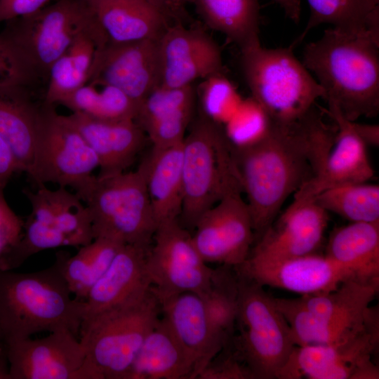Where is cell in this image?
I'll list each match as a JSON object with an SVG mask.
<instances>
[{
	"label": "cell",
	"instance_id": "cell-49",
	"mask_svg": "<svg viewBox=\"0 0 379 379\" xmlns=\"http://www.w3.org/2000/svg\"><path fill=\"white\" fill-rule=\"evenodd\" d=\"M85 3H87V4H91V3H93V2H95V1H100V0H81Z\"/></svg>",
	"mask_w": 379,
	"mask_h": 379
},
{
	"label": "cell",
	"instance_id": "cell-36",
	"mask_svg": "<svg viewBox=\"0 0 379 379\" xmlns=\"http://www.w3.org/2000/svg\"><path fill=\"white\" fill-rule=\"evenodd\" d=\"M222 265L214 270L211 288L202 298L208 317L214 328L231 340L238 310V277Z\"/></svg>",
	"mask_w": 379,
	"mask_h": 379
},
{
	"label": "cell",
	"instance_id": "cell-42",
	"mask_svg": "<svg viewBox=\"0 0 379 379\" xmlns=\"http://www.w3.org/2000/svg\"><path fill=\"white\" fill-rule=\"evenodd\" d=\"M53 0H0V23L27 16L41 10Z\"/></svg>",
	"mask_w": 379,
	"mask_h": 379
},
{
	"label": "cell",
	"instance_id": "cell-4",
	"mask_svg": "<svg viewBox=\"0 0 379 379\" xmlns=\"http://www.w3.org/2000/svg\"><path fill=\"white\" fill-rule=\"evenodd\" d=\"M98 22L88 4L57 0L31 15L6 22L0 32L10 53L15 79L45 89L53 64L75 36Z\"/></svg>",
	"mask_w": 379,
	"mask_h": 379
},
{
	"label": "cell",
	"instance_id": "cell-1",
	"mask_svg": "<svg viewBox=\"0 0 379 379\" xmlns=\"http://www.w3.org/2000/svg\"><path fill=\"white\" fill-rule=\"evenodd\" d=\"M327 118L325 109L316 103L295 121H272L260 141L233 146L254 233L259 237L286 199L321 171L337 133L335 122Z\"/></svg>",
	"mask_w": 379,
	"mask_h": 379
},
{
	"label": "cell",
	"instance_id": "cell-32",
	"mask_svg": "<svg viewBox=\"0 0 379 379\" xmlns=\"http://www.w3.org/2000/svg\"><path fill=\"white\" fill-rule=\"evenodd\" d=\"M193 4L208 27L241 51L260 44L259 0H193Z\"/></svg>",
	"mask_w": 379,
	"mask_h": 379
},
{
	"label": "cell",
	"instance_id": "cell-17",
	"mask_svg": "<svg viewBox=\"0 0 379 379\" xmlns=\"http://www.w3.org/2000/svg\"><path fill=\"white\" fill-rule=\"evenodd\" d=\"M86 352L77 335L68 330L44 338L8 342L10 379H82Z\"/></svg>",
	"mask_w": 379,
	"mask_h": 379
},
{
	"label": "cell",
	"instance_id": "cell-10",
	"mask_svg": "<svg viewBox=\"0 0 379 379\" xmlns=\"http://www.w3.org/2000/svg\"><path fill=\"white\" fill-rule=\"evenodd\" d=\"M239 335L234 354L253 378H277L296 346L290 327L262 286L237 272Z\"/></svg>",
	"mask_w": 379,
	"mask_h": 379
},
{
	"label": "cell",
	"instance_id": "cell-18",
	"mask_svg": "<svg viewBox=\"0 0 379 379\" xmlns=\"http://www.w3.org/2000/svg\"><path fill=\"white\" fill-rule=\"evenodd\" d=\"M235 269L239 274L262 286L282 288L302 295L333 291L347 279L363 281L352 270L325 255L316 253L276 262H257L247 258Z\"/></svg>",
	"mask_w": 379,
	"mask_h": 379
},
{
	"label": "cell",
	"instance_id": "cell-2",
	"mask_svg": "<svg viewBox=\"0 0 379 379\" xmlns=\"http://www.w3.org/2000/svg\"><path fill=\"white\" fill-rule=\"evenodd\" d=\"M378 48L370 37L333 27L304 48L302 64L315 74L328 105L350 121L378 113Z\"/></svg>",
	"mask_w": 379,
	"mask_h": 379
},
{
	"label": "cell",
	"instance_id": "cell-11",
	"mask_svg": "<svg viewBox=\"0 0 379 379\" xmlns=\"http://www.w3.org/2000/svg\"><path fill=\"white\" fill-rule=\"evenodd\" d=\"M51 105L36 135L27 174L38 186L54 183L76 193L93 178L98 159L79 131Z\"/></svg>",
	"mask_w": 379,
	"mask_h": 379
},
{
	"label": "cell",
	"instance_id": "cell-43",
	"mask_svg": "<svg viewBox=\"0 0 379 379\" xmlns=\"http://www.w3.org/2000/svg\"><path fill=\"white\" fill-rule=\"evenodd\" d=\"M170 25L184 24L189 19L187 7L193 0H145Z\"/></svg>",
	"mask_w": 379,
	"mask_h": 379
},
{
	"label": "cell",
	"instance_id": "cell-5",
	"mask_svg": "<svg viewBox=\"0 0 379 379\" xmlns=\"http://www.w3.org/2000/svg\"><path fill=\"white\" fill-rule=\"evenodd\" d=\"M152 286L128 300L81 322L86 356L82 379H128L145 338L160 318Z\"/></svg>",
	"mask_w": 379,
	"mask_h": 379
},
{
	"label": "cell",
	"instance_id": "cell-48",
	"mask_svg": "<svg viewBox=\"0 0 379 379\" xmlns=\"http://www.w3.org/2000/svg\"><path fill=\"white\" fill-rule=\"evenodd\" d=\"M7 350L8 343L0 328V379H10Z\"/></svg>",
	"mask_w": 379,
	"mask_h": 379
},
{
	"label": "cell",
	"instance_id": "cell-38",
	"mask_svg": "<svg viewBox=\"0 0 379 379\" xmlns=\"http://www.w3.org/2000/svg\"><path fill=\"white\" fill-rule=\"evenodd\" d=\"M86 83V77L77 70L65 53L50 69L44 100L51 105H60Z\"/></svg>",
	"mask_w": 379,
	"mask_h": 379
},
{
	"label": "cell",
	"instance_id": "cell-26",
	"mask_svg": "<svg viewBox=\"0 0 379 379\" xmlns=\"http://www.w3.org/2000/svg\"><path fill=\"white\" fill-rule=\"evenodd\" d=\"M157 226L179 220L182 204V142L154 148L140 164Z\"/></svg>",
	"mask_w": 379,
	"mask_h": 379
},
{
	"label": "cell",
	"instance_id": "cell-19",
	"mask_svg": "<svg viewBox=\"0 0 379 379\" xmlns=\"http://www.w3.org/2000/svg\"><path fill=\"white\" fill-rule=\"evenodd\" d=\"M328 222V213L314 201L290 205L262 233L247 258L276 262L316 253Z\"/></svg>",
	"mask_w": 379,
	"mask_h": 379
},
{
	"label": "cell",
	"instance_id": "cell-27",
	"mask_svg": "<svg viewBox=\"0 0 379 379\" xmlns=\"http://www.w3.org/2000/svg\"><path fill=\"white\" fill-rule=\"evenodd\" d=\"M192 379L195 364L165 318L145 338L128 379Z\"/></svg>",
	"mask_w": 379,
	"mask_h": 379
},
{
	"label": "cell",
	"instance_id": "cell-16",
	"mask_svg": "<svg viewBox=\"0 0 379 379\" xmlns=\"http://www.w3.org/2000/svg\"><path fill=\"white\" fill-rule=\"evenodd\" d=\"M159 51L161 87H185L223 71L220 47L197 27L168 25L159 39Z\"/></svg>",
	"mask_w": 379,
	"mask_h": 379
},
{
	"label": "cell",
	"instance_id": "cell-41",
	"mask_svg": "<svg viewBox=\"0 0 379 379\" xmlns=\"http://www.w3.org/2000/svg\"><path fill=\"white\" fill-rule=\"evenodd\" d=\"M23 224L6 202L4 190L0 189V256L18 241Z\"/></svg>",
	"mask_w": 379,
	"mask_h": 379
},
{
	"label": "cell",
	"instance_id": "cell-12",
	"mask_svg": "<svg viewBox=\"0 0 379 379\" xmlns=\"http://www.w3.org/2000/svg\"><path fill=\"white\" fill-rule=\"evenodd\" d=\"M146 260L152 288L159 302L191 292L202 298L211 288L214 270L201 258L192 235L175 220L157 226Z\"/></svg>",
	"mask_w": 379,
	"mask_h": 379
},
{
	"label": "cell",
	"instance_id": "cell-8",
	"mask_svg": "<svg viewBox=\"0 0 379 379\" xmlns=\"http://www.w3.org/2000/svg\"><path fill=\"white\" fill-rule=\"evenodd\" d=\"M293 48H267L260 44L241 51V65L254 98L273 122L295 121L325 93L294 55Z\"/></svg>",
	"mask_w": 379,
	"mask_h": 379
},
{
	"label": "cell",
	"instance_id": "cell-30",
	"mask_svg": "<svg viewBox=\"0 0 379 379\" xmlns=\"http://www.w3.org/2000/svg\"><path fill=\"white\" fill-rule=\"evenodd\" d=\"M325 255L361 280L379 284V221L352 222L335 229Z\"/></svg>",
	"mask_w": 379,
	"mask_h": 379
},
{
	"label": "cell",
	"instance_id": "cell-37",
	"mask_svg": "<svg viewBox=\"0 0 379 379\" xmlns=\"http://www.w3.org/2000/svg\"><path fill=\"white\" fill-rule=\"evenodd\" d=\"M226 135L234 147L255 143L269 133L272 121L265 109L252 97L241 102L230 119Z\"/></svg>",
	"mask_w": 379,
	"mask_h": 379
},
{
	"label": "cell",
	"instance_id": "cell-40",
	"mask_svg": "<svg viewBox=\"0 0 379 379\" xmlns=\"http://www.w3.org/2000/svg\"><path fill=\"white\" fill-rule=\"evenodd\" d=\"M201 379L253 378L246 366L233 353L218 360L215 357L199 374Z\"/></svg>",
	"mask_w": 379,
	"mask_h": 379
},
{
	"label": "cell",
	"instance_id": "cell-25",
	"mask_svg": "<svg viewBox=\"0 0 379 379\" xmlns=\"http://www.w3.org/2000/svg\"><path fill=\"white\" fill-rule=\"evenodd\" d=\"M194 100L192 84L173 88L158 86L143 100L135 121L152 147H166L182 142L192 116Z\"/></svg>",
	"mask_w": 379,
	"mask_h": 379
},
{
	"label": "cell",
	"instance_id": "cell-24",
	"mask_svg": "<svg viewBox=\"0 0 379 379\" xmlns=\"http://www.w3.org/2000/svg\"><path fill=\"white\" fill-rule=\"evenodd\" d=\"M150 247L133 244L121 247L107 271L84 300L82 321L128 300L152 286L146 267Z\"/></svg>",
	"mask_w": 379,
	"mask_h": 379
},
{
	"label": "cell",
	"instance_id": "cell-45",
	"mask_svg": "<svg viewBox=\"0 0 379 379\" xmlns=\"http://www.w3.org/2000/svg\"><path fill=\"white\" fill-rule=\"evenodd\" d=\"M354 129L366 146L378 147L379 145V126L378 124L353 122Z\"/></svg>",
	"mask_w": 379,
	"mask_h": 379
},
{
	"label": "cell",
	"instance_id": "cell-9",
	"mask_svg": "<svg viewBox=\"0 0 379 379\" xmlns=\"http://www.w3.org/2000/svg\"><path fill=\"white\" fill-rule=\"evenodd\" d=\"M76 194L86 205L93 238L149 248L157 224L144 177L138 168L94 176Z\"/></svg>",
	"mask_w": 379,
	"mask_h": 379
},
{
	"label": "cell",
	"instance_id": "cell-33",
	"mask_svg": "<svg viewBox=\"0 0 379 379\" xmlns=\"http://www.w3.org/2000/svg\"><path fill=\"white\" fill-rule=\"evenodd\" d=\"M123 245L113 239L98 237L81 246L74 255L61 252L57 254L55 262L77 299L84 301L86 298Z\"/></svg>",
	"mask_w": 379,
	"mask_h": 379
},
{
	"label": "cell",
	"instance_id": "cell-39",
	"mask_svg": "<svg viewBox=\"0 0 379 379\" xmlns=\"http://www.w3.org/2000/svg\"><path fill=\"white\" fill-rule=\"evenodd\" d=\"M206 79L204 97L208 98V114H206L219 123L230 119L241 102L235 88L222 74Z\"/></svg>",
	"mask_w": 379,
	"mask_h": 379
},
{
	"label": "cell",
	"instance_id": "cell-13",
	"mask_svg": "<svg viewBox=\"0 0 379 379\" xmlns=\"http://www.w3.org/2000/svg\"><path fill=\"white\" fill-rule=\"evenodd\" d=\"M378 342L377 324L343 342L295 346L277 378L378 379L372 357Z\"/></svg>",
	"mask_w": 379,
	"mask_h": 379
},
{
	"label": "cell",
	"instance_id": "cell-34",
	"mask_svg": "<svg viewBox=\"0 0 379 379\" xmlns=\"http://www.w3.org/2000/svg\"><path fill=\"white\" fill-rule=\"evenodd\" d=\"M60 105L72 112L105 120H135L139 107L118 88L93 82L79 87Z\"/></svg>",
	"mask_w": 379,
	"mask_h": 379
},
{
	"label": "cell",
	"instance_id": "cell-6",
	"mask_svg": "<svg viewBox=\"0 0 379 379\" xmlns=\"http://www.w3.org/2000/svg\"><path fill=\"white\" fill-rule=\"evenodd\" d=\"M378 286L351 279L326 293L273 300L296 346L331 345L349 340L379 323L378 310L370 306Z\"/></svg>",
	"mask_w": 379,
	"mask_h": 379
},
{
	"label": "cell",
	"instance_id": "cell-23",
	"mask_svg": "<svg viewBox=\"0 0 379 379\" xmlns=\"http://www.w3.org/2000/svg\"><path fill=\"white\" fill-rule=\"evenodd\" d=\"M160 305L162 317L192 357L197 378L230 340L212 326L203 300L198 295L181 293L160 301Z\"/></svg>",
	"mask_w": 379,
	"mask_h": 379
},
{
	"label": "cell",
	"instance_id": "cell-22",
	"mask_svg": "<svg viewBox=\"0 0 379 379\" xmlns=\"http://www.w3.org/2000/svg\"><path fill=\"white\" fill-rule=\"evenodd\" d=\"M65 116L95 154L98 176L125 171L145 144L147 135L133 119L105 120L81 112Z\"/></svg>",
	"mask_w": 379,
	"mask_h": 379
},
{
	"label": "cell",
	"instance_id": "cell-31",
	"mask_svg": "<svg viewBox=\"0 0 379 379\" xmlns=\"http://www.w3.org/2000/svg\"><path fill=\"white\" fill-rule=\"evenodd\" d=\"M310 15L293 48L313 28L330 24L339 30L365 36L379 42V0H307Z\"/></svg>",
	"mask_w": 379,
	"mask_h": 379
},
{
	"label": "cell",
	"instance_id": "cell-46",
	"mask_svg": "<svg viewBox=\"0 0 379 379\" xmlns=\"http://www.w3.org/2000/svg\"><path fill=\"white\" fill-rule=\"evenodd\" d=\"M8 79L15 78L8 50L0 34V81Z\"/></svg>",
	"mask_w": 379,
	"mask_h": 379
},
{
	"label": "cell",
	"instance_id": "cell-21",
	"mask_svg": "<svg viewBox=\"0 0 379 379\" xmlns=\"http://www.w3.org/2000/svg\"><path fill=\"white\" fill-rule=\"evenodd\" d=\"M44 93L19 81H0V135L11 147L20 172L29 169L34 142L51 105Z\"/></svg>",
	"mask_w": 379,
	"mask_h": 379
},
{
	"label": "cell",
	"instance_id": "cell-14",
	"mask_svg": "<svg viewBox=\"0 0 379 379\" xmlns=\"http://www.w3.org/2000/svg\"><path fill=\"white\" fill-rule=\"evenodd\" d=\"M241 193L225 195L197 222L192 240L206 263L216 262L235 268L248 257L255 233Z\"/></svg>",
	"mask_w": 379,
	"mask_h": 379
},
{
	"label": "cell",
	"instance_id": "cell-20",
	"mask_svg": "<svg viewBox=\"0 0 379 379\" xmlns=\"http://www.w3.org/2000/svg\"><path fill=\"white\" fill-rule=\"evenodd\" d=\"M326 112L337 126L333 145L319 173L293 194L291 206L312 201L319 193L333 187L367 182L374 175L367 146L357 135L354 121L344 117L333 105H328Z\"/></svg>",
	"mask_w": 379,
	"mask_h": 379
},
{
	"label": "cell",
	"instance_id": "cell-3",
	"mask_svg": "<svg viewBox=\"0 0 379 379\" xmlns=\"http://www.w3.org/2000/svg\"><path fill=\"white\" fill-rule=\"evenodd\" d=\"M71 294L55 262L29 273L0 269V328L7 343L43 331L78 336L84 301Z\"/></svg>",
	"mask_w": 379,
	"mask_h": 379
},
{
	"label": "cell",
	"instance_id": "cell-15",
	"mask_svg": "<svg viewBox=\"0 0 379 379\" xmlns=\"http://www.w3.org/2000/svg\"><path fill=\"white\" fill-rule=\"evenodd\" d=\"M159 39L109 41L97 50L86 83L117 88L140 106L160 84Z\"/></svg>",
	"mask_w": 379,
	"mask_h": 379
},
{
	"label": "cell",
	"instance_id": "cell-29",
	"mask_svg": "<svg viewBox=\"0 0 379 379\" xmlns=\"http://www.w3.org/2000/svg\"><path fill=\"white\" fill-rule=\"evenodd\" d=\"M30 202L29 217L53 225L65 237L68 246H83L93 240L91 219L86 205L65 187L24 191Z\"/></svg>",
	"mask_w": 379,
	"mask_h": 379
},
{
	"label": "cell",
	"instance_id": "cell-35",
	"mask_svg": "<svg viewBox=\"0 0 379 379\" xmlns=\"http://www.w3.org/2000/svg\"><path fill=\"white\" fill-rule=\"evenodd\" d=\"M312 201L351 222L379 221V186L365 182L327 189Z\"/></svg>",
	"mask_w": 379,
	"mask_h": 379
},
{
	"label": "cell",
	"instance_id": "cell-7",
	"mask_svg": "<svg viewBox=\"0 0 379 379\" xmlns=\"http://www.w3.org/2000/svg\"><path fill=\"white\" fill-rule=\"evenodd\" d=\"M234 192H243L233 145L219 122L201 114L182 140V224L194 230L208 208Z\"/></svg>",
	"mask_w": 379,
	"mask_h": 379
},
{
	"label": "cell",
	"instance_id": "cell-44",
	"mask_svg": "<svg viewBox=\"0 0 379 379\" xmlns=\"http://www.w3.org/2000/svg\"><path fill=\"white\" fill-rule=\"evenodd\" d=\"M18 172L20 169L15 155L0 135V189L4 190L11 177Z\"/></svg>",
	"mask_w": 379,
	"mask_h": 379
},
{
	"label": "cell",
	"instance_id": "cell-28",
	"mask_svg": "<svg viewBox=\"0 0 379 379\" xmlns=\"http://www.w3.org/2000/svg\"><path fill=\"white\" fill-rule=\"evenodd\" d=\"M88 4L111 43L159 39L169 25L145 0H100Z\"/></svg>",
	"mask_w": 379,
	"mask_h": 379
},
{
	"label": "cell",
	"instance_id": "cell-47",
	"mask_svg": "<svg viewBox=\"0 0 379 379\" xmlns=\"http://www.w3.org/2000/svg\"><path fill=\"white\" fill-rule=\"evenodd\" d=\"M284 12L286 16L295 23H298L301 15L300 0H273Z\"/></svg>",
	"mask_w": 379,
	"mask_h": 379
}]
</instances>
